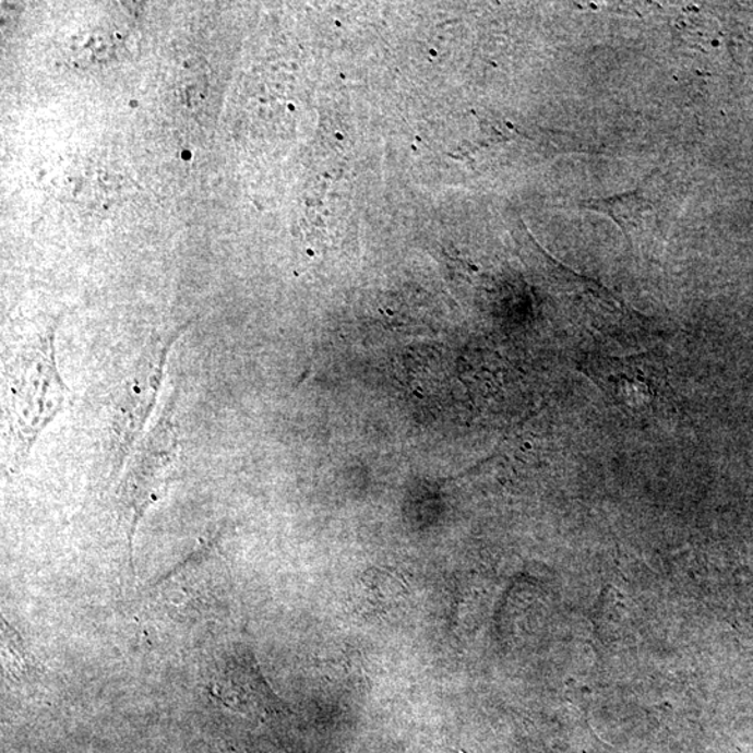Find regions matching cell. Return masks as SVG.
Wrapping results in <instances>:
<instances>
[{"instance_id": "6da1fadb", "label": "cell", "mask_w": 753, "mask_h": 753, "mask_svg": "<svg viewBox=\"0 0 753 753\" xmlns=\"http://www.w3.org/2000/svg\"><path fill=\"white\" fill-rule=\"evenodd\" d=\"M175 458L174 426L168 419H160L120 487V511L128 521L130 545L144 512L163 495Z\"/></svg>"}, {"instance_id": "277c9868", "label": "cell", "mask_w": 753, "mask_h": 753, "mask_svg": "<svg viewBox=\"0 0 753 753\" xmlns=\"http://www.w3.org/2000/svg\"><path fill=\"white\" fill-rule=\"evenodd\" d=\"M189 74H182V83H192L189 85H182V97L186 103H199L200 99L204 97V87L201 84H205V74L199 72L198 67H190L188 70Z\"/></svg>"}, {"instance_id": "3957f363", "label": "cell", "mask_w": 753, "mask_h": 753, "mask_svg": "<svg viewBox=\"0 0 753 753\" xmlns=\"http://www.w3.org/2000/svg\"><path fill=\"white\" fill-rule=\"evenodd\" d=\"M118 39L109 33V29L95 28L92 33L83 34L82 37L75 39L79 47L74 48V52L83 62H107L117 52Z\"/></svg>"}, {"instance_id": "7a4b0ae2", "label": "cell", "mask_w": 753, "mask_h": 753, "mask_svg": "<svg viewBox=\"0 0 753 753\" xmlns=\"http://www.w3.org/2000/svg\"><path fill=\"white\" fill-rule=\"evenodd\" d=\"M577 208L606 215L620 226L622 232L630 236L652 213L653 204L641 190H632L612 198L579 201Z\"/></svg>"}]
</instances>
